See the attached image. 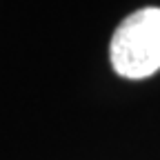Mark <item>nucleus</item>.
<instances>
[{
    "instance_id": "obj_1",
    "label": "nucleus",
    "mask_w": 160,
    "mask_h": 160,
    "mask_svg": "<svg viewBox=\"0 0 160 160\" xmlns=\"http://www.w3.org/2000/svg\"><path fill=\"white\" fill-rule=\"evenodd\" d=\"M109 58L122 78L153 76L160 69V7H142L127 16L111 36Z\"/></svg>"
}]
</instances>
